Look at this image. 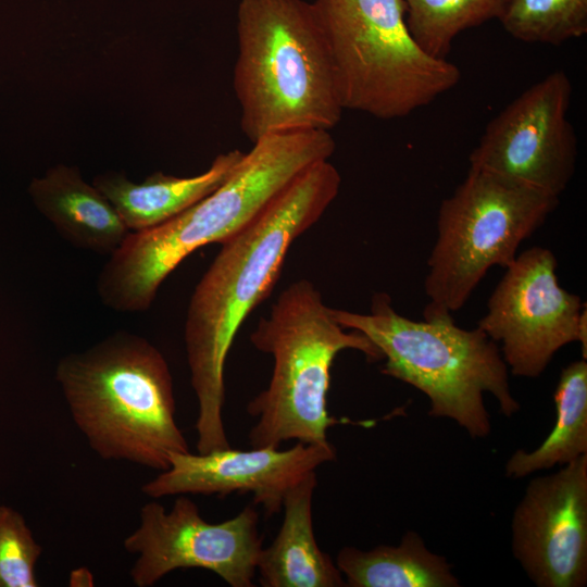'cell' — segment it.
Masks as SVG:
<instances>
[{"label":"cell","mask_w":587,"mask_h":587,"mask_svg":"<svg viewBox=\"0 0 587 587\" xmlns=\"http://www.w3.org/2000/svg\"><path fill=\"white\" fill-rule=\"evenodd\" d=\"M262 542L253 505L214 524L202 519L187 495H178L170 511L157 501L142 505L139 525L124 539V548L137 554L129 573L137 587L192 567L209 570L232 587H252Z\"/></svg>","instance_id":"cell-9"},{"label":"cell","mask_w":587,"mask_h":587,"mask_svg":"<svg viewBox=\"0 0 587 587\" xmlns=\"http://www.w3.org/2000/svg\"><path fill=\"white\" fill-rule=\"evenodd\" d=\"M23 515L0 504V587H36L35 566L41 554Z\"/></svg>","instance_id":"cell-21"},{"label":"cell","mask_w":587,"mask_h":587,"mask_svg":"<svg viewBox=\"0 0 587 587\" xmlns=\"http://www.w3.org/2000/svg\"><path fill=\"white\" fill-rule=\"evenodd\" d=\"M336 459L329 442H297L288 449L274 447L210 452L172 453L168 467L141 490L158 499L166 496L204 495L226 497L251 494L267 515L278 513L287 490L324 463Z\"/></svg>","instance_id":"cell-13"},{"label":"cell","mask_w":587,"mask_h":587,"mask_svg":"<svg viewBox=\"0 0 587 587\" xmlns=\"http://www.w3.org/2000/svg\"><path fill=\"white\" fill-rule=\"evenodd\" d=\"M511 550L538 587L587 584V454L530 479L514 508Z\"/></svg>","instance_id":"cell-12"},{"label":"cell","mask_w":587,"mask_h":587,"mask_svg":"<svg viewBox=\"0 0 587 587\" xmlns=\"http://www.w3.org/2000/svg\"><path fill=\"white\" fill-rule=\"evenodd\" d=\"M498 20L517 40L558 46L587 33V0H508Z\"/></svg>","instance_id":"cell-20"},{"label":"cell","mask_w":587,"mask_h":587,"mask_svg":"<svg viewBox=\"0 0 587 587\" xmlns=\"http://www.w3.org/2000/svg\"><path fill=\"white\" fill-rule=\"evenodd\" d=\"M330 312L342 327L362 333L379 350L383 374L422 391L430 416L454 421L472 438H486L491 432L484 394L497 400L507 417L520 411L499 346L478 327H459L452 314L405 317L384 292L373 296L369 313Z\"/></svg>","instance_id":"cell-5"},{"label":"cell","mask_w":587,"mask_h":587,"mask_svg":"<svg viewBox=\"0 0 587 587\" xmlns=\"http://www.w3.org/2000/svg\"><path fill=\"white\" fill-rule=\"evenodd\" d=\"M233 87L253 143L280 133L330 130L345 111L313 2L239 0Z\"/></svg>","instance_id":"cell-3"},{"label":"cell","mask_w":587,"mask_h":587,"mask_svg":"<svg viewBox=\"0 0 587 587\" xmlns=\"http://www.w3.org/2000/svg\"><path fill=\"white\" fill-rule=\"evenodd\" d=\"M578 342L580 344L583 359H586L587 358V310H586V305L584 307L582 315H580Z\"/></svg>","instance_id":"cell-22"},{"label":"cell","mask_w":587,"mask_h":587,"mask_svg":"<svg viewBox=\"0 0 587 587\" xmlns=\"http://www.w3.org/2000/svg\"><path fill=\"white\" fill-rule=\"evenodd\" d=\"M340 184L329 160L308 167L259 216L221 243L198 282L184 333L198 402V452L230 448L223 421L228 351L245 320L270 296L294 241L322 217Z\"/></svg>","instance_id":"cell-1"},{"label":"cell","mask_w":587,"mask_h":587,"mask_svg":"<svg viewBox=\"0 0 587 587\" xmlns=\"http://www.w3.org/2000/svg\"><path fill=\"white\" fill-rule=\"evenodd\" d=\"M571 97L572 84L563 71L532 85L488 123L470 154V166L559 198L577 159V139L567 116Z\"/></svg>","instance_id":"cell-11"},{"label":"cell","mask_w":587,"mask_h":587,"mask_svg":"<svg viewBox=\"0 0 587 587\" xmlns=\"http://www.w3.org/2000/svg\"><path fill=\"white\" fill-rule=\"evenodd\" d=\"M245 152L220 153L203 173L176 177L155 172L142 183L124 174L98 175L93 186L111 202L130 233L157 227L177 216L218 188L235 171Z\"/></svg>","instance_id":"cell-15"},{"label":"cell","mask_w":587,"mask_h":587,"mask_svg":"<svg viewBox=\"0 0 587 587\" xmlns=\"http://www.w3.org/2000/svg\"><path fill=\"white\" fill-rule=\"evenodd\" d=\"M317 485L311 472L284 496L280 528L267 548H262L257 573L264 587H344L336 562L321 550L313 528L312 500Z\"/></svg>","instance_id":"cell-16"},{"label":"cell","mask_w":587,"mask_h":587,"mask_svg":"<svg viewBox=\"0 0 587 587\" xmlns=\"http://www.w3.org/2000/svg\"><path fill=\"white\" fill-rule=\"evenodd\" d=\"M70 582L72 586H90L92 585V577L88 571L79 569L72 573Z\"/></svg>","instance_id":"cell-23"},{"label":"cell","mask_w":587,"mask_h":587,"mask_svg":"<svg viewBox=\"0 0 587 587\" xmlns=\"http://www.w3.org/2000/svg\"><path fill=\"white\" fill-rule=\"evenodd\" d=\"M250 341L273 358L268 386L247 405L255 419L248 435L251 448H279L288 440L328 441V428L339 423L327 411L335 358L352 349L372 361L383 359L366 336L335 321L321 292L308 279L296 280L279 294Z\"/></svg>","instance_id":"cell-6"},{"label":"cell","mask_w":587,"mask_h":587,"mask_svg":"<svg viewBox=\"0 0 587 587\" xmlns=\"http://www.w3.org/2000/svg\"><path fill=\"white\" fill-rule=\"evenodd\" d=\"M559 198L507 176L469 167L441 201L427 260L423 317L452 314L492 266L505 268L555 210Z\"/></svg>","instance_id":"cell-8"},{"label":"cell","mask_w":587,"mask_h":587,"mask_svg":"<svg viewBox=\"0 0 587 587\" xmlns=\"http://www.w3.org/2000/svg\"><path fill=\"white\" fill-rule=\"evenodd\" d=\"M336 564L350 587H459L452 565L430 551L421 535L407 530L396 546L370 550L344 547Z\"/></svg>","instance_id":"cell-17"},{"label":"cell","mask_w":587,"mask_h":587,"mask_svg":"<svg viewBox=\"0 0 587 587\" xmlns=\"http://www.w3.org/2000/svg\"><path fill=\"white\" fill-rule=\"evenodd\" d=\"M335 149L328 130L280 133L253 142L209 196L157 227L128 234L99 273L102 303L120 313L147 311L185 258L237 234L303 171L329 160Z\"/></svg>","instance_id":"cell-2"},{"label":"cell","mask_w":587,"mask_h":587,"mask_svg":"<svg viewBox=\"0 0 587 587\" xmlns=\"http://www.w3.org/2000/svg\"><path fill=\"white\" fill-rule=\"evenodd\" d=\"M345 110L404 117L458 85L459 67L424 51L402 0H314Z\"/></svg>","instance_id":"cell-7"},{"label":"cell","mask_w":587,"mask_h":587,"mask_svg":"<svg viewBox=\"0 0 587 587\" xmlns=\"http://www.w3.org/2000/svg\"><path fill=\"white\" fill-rule=\"evenodd\" d=\"M38 211L72 246L112 254L130 233L111 202L73 166L57 165L29 186Z\"/></svg>","instance_id":"cell-14"},{"label":"cell","mask_w":587,"mask_h":587,"mask_svg":"<svg viewBox=\"0 0 587 587\" xmlns=\"http://www.w3.org/2000/svg\"><path fill=\"white\" fill-rule=\"evenodd\" d=\"M557 258L550 249L532 247L519 253L491 292L477 326L500 345L509 372L536 378L554 354L578 342L586 303L560 286Z\"/></svg>","instance_id":"cell-10"},{"label":"cell","mask_w":587,"mask_h":587,"mask_svg":"<svg viewBox=\"0 0 587 587\" xmlns=\"http://www.w3.org/2000/svg\"><path fill=\"white\" fill-rule=\"evenodd\" d=\"M555 423L533 451L516 450L504 465L505 476L517 479L587 454V362H571L560 374L553 395Z\"/></svg>","instance_id":"cell-18"},{"label":"cell","mask_w":587,"mask_h":587,"mask_svg":"<svg viewBox=\"0 0 587 587\" xmlns=\"http://www.w3.org/2000/svg\"><path fill=\"white\" fill-rule=\"evenodd\" d=\"M408 28L428 54L446 58L455 37L499 17L508 0H402Z\"/></svg>","instance_id":"cell-19"},{"label":"cell","mask_w":587,"mask_h":587,"mask_svg":"<svg viewBox=\"0 0 587 587\" xmlns=\"http://www.w3.org/2000/svg\"><path fill=\"white\" fill-rule=\"evenodd\" d=\"M72 419L104 460L164 471L189 451L175 419L173 378L163 354L146 338L118 330L57 365Z\"/></svg>","instance_id":"cell-4"}]
</instances>
